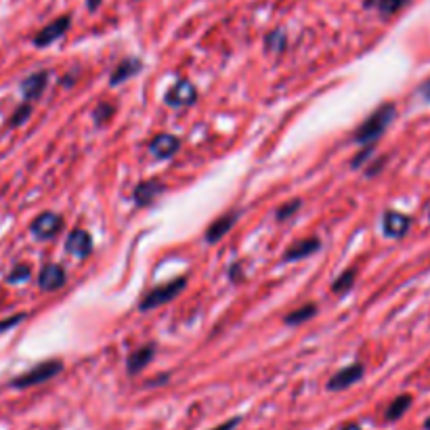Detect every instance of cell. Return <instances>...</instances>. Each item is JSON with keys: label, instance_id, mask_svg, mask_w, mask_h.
<instances>
[{"label": "cell", "instance_id": "cell-1", "mask_svg": "<svg viewBox=\"0 0 430 430\" xmlns=\"http://www.w3.org/2000/svg\"><path fill=\"white\" fill-rule=\"evenodd\" d=\"M394 120V105L392 103H386V105H380L355 133V141L361 143V145H371L373 141H378L384 131L390 126V122Z\"/></svg>", "mask_w": 430, "mask_h": 430}, {"label": "cell", "instance_id": "cell-2", "mask_svg": "<svg viewBox=\"0 0 430 430\" xmlns=\"http://www.w3.org/2000/svg\"><path fill=\"white\" fill-rule=\"evenodd\" d=\"M185 286H187V277H177V279H172V281H168V283H164V286H158V288L149 290L147 294H143V298H141V302H139V309H141V311L158 309V306H162V304L175 300V298L185 290Z\"/></svg>", "mask_w": 430, "mask_h": 430}, {"label": "cell", "instance_id": "cell-3", "mask_svg": "<svg viewBox=\"0 0 430 430\" xmlns=\"http://www.w3.org/2000/svg\"><path fill=\"white\" fill-rule=\"evenodd\" d=\"M64 371V363L57 361V359H51V361H45V363H38L36 367H32L30 371L22 373L20 378H15L11 382L13 388H30V386H38L43 382H49L53 380L55 376H59Z\"/></svg>", "mask_w": 430, "mask_h": 430}, {"label": "cell", "instance_id": "cell-4", "mask_svg": "<svg viewBox=\"0 0 430 430\" xmlns=\"http://www.w3.org/2000/svg\"><path fill=\"white\" fill-rule=\"evenodd\" d=\"M64 229V218L57 214V212H43L40 216H36L32 221V235L40 242H47V239H53L61 233Z\"/></svg>", "mask_w": 430, "mask_h": 430}, {"label": "cell", "instance_id": "cell-5", "mask_svg": "<svg viewBox=\"0 0 430 430\" xmlns=\"http://www.w3.org/2000/svg\"><path fill=\"white\" fill-rule=\"evenodd\" d=\"M166 105L168 108H175V110H185V108H191L195 101H198V91L195 87L189 82V80H181L177 82L168 93H166Z\"/></svg>", "mask_w": 430, "mask_h": 430}, {"label": "cell", "instance_id": "cell-6", "mask_svg": "<svg viewBox=\"0 0 430 430\" xmlns=\"http://www.w3.org/2000/svg\"><path fill=\"white\" fill-rule=\"evenodd\" d=\"M70 26H72V17H70V15L57 17L55 22H51L49 26H45V28L34 36V45H36L38 49H43V47H49V45L57 43V40L70 30Z\"/></svg>", "mask_w": 430, "mask_h": 430}, {"label": "cell", "instance_id": "cell-7", "mask_svg": "<svg viewBox=\"0 0 430 430\" xmlns=\"http://www.w3.org/2000/svg\"><path fill=\"white\" fill-rule=\"evenodd\" d=\"M365 376V367L361 363H353V365H346L342 369H338L329 380H327V390H344L353 384H357L361 378Z\"/></svg>", "mask_w": 430, "mask_h": 430}, {"label": "cell", "instance_id": "cell-8", "mask_svg": "<svg viewBox=\"0 0 430 430\" xmlns=\"http://www.w3.org/2000/svg\"><path fill=\"white\" fill-rule=\"evenodd\" d=\"M409 227H411V218L401 214V212H396V210H386L384 216H382V231L390 239L405 237Z\"/></svg>", "mask_w": 430, "mask_h": 430}, {"label": "cell", "instance_id": "cell-9", "mask_svg": "<svg viewBox=\"0 0 430 430\" xmlns=\"http://www.w3.org/2000/svg\"><path fill=\"white\" fill-rule=\"evenodd\" d=\"M66 248L72 256H76L78 260H84L93 252V237L84 229H74L66 239Z\"/></svg>", "mask_w": 430, "mask_h": 430}, {"label": "cell", "instance_id": "cell-10", "mask_svg": "<svg viewBox=\"0 0 430 430\" xmlns=\"http://www.w3.org/2000/svg\"><path fill=\"white\" fill-rule=\"evenodd\" d=\"M147 147H149V154H151L154 158H158V160H168V158H172V156L181 149V141H179V137L164 133V135L154 137Z\"/></svg>", "mask_w": 430, "mask_h": 430}, {"label": "cell", "instance_id": "cell-11", "mask_svg": "<svg viewBox=\"0 0 430 430\" xmlns=\"http://www.w3.org/2000/svg\"><path fill=\"white\" fill-rule=\"evenodd\" d=\"M68 273L61 265H47L43 267L40 275H38V286L45 292H57L66 286Z\"/></svg>", "mask_w": 430, "mask_h": 430}, {"label": "cell", "instance_id": "cell-12", "mask_svg": "<svg viewBox=\"0 0 430 430\" xmlns=\"http://www.w3.org/2000/svg\"><path fill=\"white\" fill-rule=\"evenodd\" d=\"M154 357H156V344H145V346L133 350V353L128 355V359H126V371H128L131 376L141 373V371L154 361Z\"/></svg>", "mask_w": 430, "mask_h": 430}, {"label": "cell", "instance_id": "cell-13", "mask_svg": "<svg viewBox=\"0 0 430 430\" xmlns=\"http://www.w3.org/2000/svg\"><path fill=\"white\" fill-rule=\"evenodd\" d=\"M47 84H49V72H36V74L28 76L22 82V93H24L26 101L28 103L38 101L43 97L45 89H47Z\"/></svg>", "mask_w": 430, "mask_h": 430}, {"label": "cell", "instance_id": "cell-14", "mask_svg": "<svg viewBox=\"0 0 430 430\" xmlns=\"http://www.w3.org/2000/svg\"><path fill=\"white\" fill-rule=\"evenodd\" d=\"M237 218H239V212H225L223 216H218V218L208 227V231H206V242H208V244L221 242V239L231 231V227L237 223Z\"/></svg>", "mask_w": 430, "mask_h": 430}, {"label": "cell", "instance_id": "cell-15", "mask_svg": "<svg viewBox=\"0 0 430 430\" xmlns=\"http://www.w3.org/2000/svg\"><path fill=\"white\" fill-rule=\"evenodd\" d=\"M162 191H164V185H162L158 179L143 181V183L137 185V189H135V202H137L139 206H147V204H151Z\"/></svg>", "mask_w": 430, "mask_h": 430}, {"label": "cell", "instance_id": "cell-16", "mask_svg": "<svg viewBox=\"0 0 430 430\" xmlns=\"http://www.w3.org/2000/svg\"><path fill=\"white\" fill-rule=\"evenodd\" d=\"M321 242L317 237H306V239H300L296 244L290 246V250L286 252L283 260H300V258H306L311 254H315L319 250Z\"/></svg>", "mask_w": 430, "mask_h": 430}, {"label": "cell", "instance_id": "cell-17", "mask_svg": "<svg viewBox=\"0 0 430 430\" xmlns=\"http://www.w3.org/2000/svg\"><path fill=\"white\" fill-rule=\"evenodd\" d=\"M143 70V64L139 59H124L122 64H118V68L114 70L112 78H110V84L116 87V84H122L124 80H131L133 76H137L139 72Z\"/></svg>", "mask_w": 430, "mask_h": 430}, {"label": "cell", "instance_id": "cell-18", "mask_svg": "<svg viewBox=\"0 0 430 430\" xmlns=\"http://www.w3.org/2000/svg\"><path fill=\"white\" fill-rule=\"evenodd\" d=\"M411 403H413V396H411V394H399L396 399H392V403L386 407V413H384L386 422H396V420H401V417L407 413V409L411 407Z\"/></svg>", "mask_w": 430, "mask_h": 430}, {"label": "cell", "instance_id": "cell-19", "mask_svg": "<svg viewBox=\"0 0 430 430\" xmlns=\"http://www.w3.org/2000/svg\"><path fill=\"white\" fill-rule=\"evenodd\" d=\"M315 313H317V304H304V306L294 309L292 313H288V315H286V323H288V325H300V323L313 319Z\"/></svg>", "mask_w": 430, "mask_h": 430}, {"label": "cell", "instance_id": "cell-20", "mask_svg": "<svg viewBox=\"0 0 430 430\" xmlns=\"http://www.w3.org/2000/svg\"><path fill=\"white\" fill-rule=\"evenodd\" d=\"M355 275H357L355 269L344 271L342 275L336 277V281L332 283V290H334L336 294H344V292H348V290L353 288V283H355Z\"/></svg>", "mask_w": 430, "mask_h": 430}, {"label": "cell", "instance_id": "cell-21", "mask_svg": "<svg viewBox=\"0 0 430 430\" xmlns=\"http://www.w3.org/2000/svg\"><path fill=\"white\" fill-rule=\"evenodd\" d=\"M265 43H267V49H269V51L279 53V51H283V47H286V36H283L281 30H275V32H271V34L265 38Z\"/></svg>", "mask_w": 430, "mask_h": 430}, {"label": "cell", "instance_id": "cell-22", "mask_svg": "<svg viewBox=\"0 0 430 430\" xmlns=\"http://www.w3.org/2000/svg\"><path fill=\"white\" fill-rule=\"evenodd\" d=\"M30 275H32V269H30L28 265H17V267L9 273L7 281H9V283H24V281L30 279Z\"/></svg>", "mask_w": 430, "mask_h": 430}, {"label": "cell", "instance_id": "cell-23", "mask_svg": "<svg viewBox=\"0 0 430 430\" xmlns=\"http://www.w3.org/2000/svg\"><path fill=\"white\" fill-rule=\"evenodd\" d=\"M30 114H32V103H24V105H20L17 108V112L13 114V118H11V124L13 126H22L28 118H30Z\"/></svg>", "mask_w": 430, "mask_h": 430}, {"label": "cell", "instance_id": "cell-24", "mask_svg": "<svg viewBox=\"0 0 430 430\" xmlns=\"http://www.w3.org/2000/svg\"><path fill=\"white\" fill-rule=\"evenodd\" d=\"M300 206H302V202L300 200H292V202H288V204H283L279 210H277V218L279 221H286V218H290L296 210H300Z\"/></svg>", "mask_w": 430, "mask_h": 430}, {"label": "cell", "instance_id": "cell-25", "mask_svg": "<svg viewBox=\"0 0 430 430\" xmlns=\"http://www.w3.org/2000/svg\"><path fill=\"white\" fill-rule=\"evenodd\" d=\"M112 114H114V105L101 103V105L95 110V122H97V124H105V122H110Z\"/></svg>", "mask_w": 430, "mask_h": 430}, {"label": "cell", "instance_id": "cell-26", "mask_svg": "<svg viewBox=\"0 0 430 430\" xmlns=\"http://www.w3.org/2000/svg\"><path fill=\"white\" fill-rule=\"evenodd\" d=\"M405 3H407V0H380L378 7H380L382 13H394V11H399Z\"/></svg>", "mask_w": 430, "mask_h": 430}, {"label": "cell", "instance_id": "cell-27", "mask_svg": "<svg viewBox=\"0 0 430 430\" xmlns=\"http://www.w3.org/2000/svg\"><path fill=\"white\" fill-rule=\"evenodd\" d=\"M239 422H242V417H231V420L223 422L221 426H216V428H212V430H235V428L239 426Z\"/></svg>", "mask_w": 430, "mask_h": 430}, {"label": "cell", "instance_id": "cell-28", "mask_svg": "<svg viewBox=\"0 0 430 430\" xmlns=\"http://www.w3.org/2000/svg\"><path fill=\"white\" fill-rule=\"evenodd\" d=\"M24 319H26V315H17V317H13V319L0 321V332H3V329H9V327H13V325H17V323H22Z\"/></svg>", "mask_w": 430, "mask_h": 430}, {"label": "cell", "instance_id": "cell-29", "mask_svg": "<svg viewBox=\"0 0 430 430\" xmlns=\"http://www.w3.org/2000/svg\"><path fill=\"white\" fill-rule=\"evenodd\" d=\"M420 95H422L426 101H430V78H428V80L420 87Z\"/></svg>", "mask_w": 430, "mask_h": 430}, {"label": "cell", "instance_id": "cell-30", "mask_svg": "<svg viewBox=\"0 0 430 430\" xmlns=\"http://www.w3.org/2000/svg\"><path fill=\"white\" fill-rule=\"evenodd\" d=\"M340 430H361V426H357V424H346V426H342Z\"/></svg>", "mask_w": 430, "mask_h": 430}, {"label": "cell", "instance_id": "cell-31", "mask_svg": "<svg viewBox=\"0 0 430 430\" xmlns=\"http://www.w3.org/2000/svg\"><path fill=\"white\" fill-rule=\"evenodd\" d=\"M99 3H101V0H89V7L95 9V7H99Z\"/></svg>", "mask_w": 430, "mask_h": 430}, {"label": "cell", "instance_id": "cell-32", "mask_svg": "<svg viewBox=\"0 0 430 430\" xmlns=\"http://www.w3.org/2000/svg\"><path fill=\"white\" fill-rule=\"evenodd\" d=\"M424 430H430V417H428V420L424 422Z\"/></svg>", "mask_w": 430, "mask_h": 430}]
</instances>
